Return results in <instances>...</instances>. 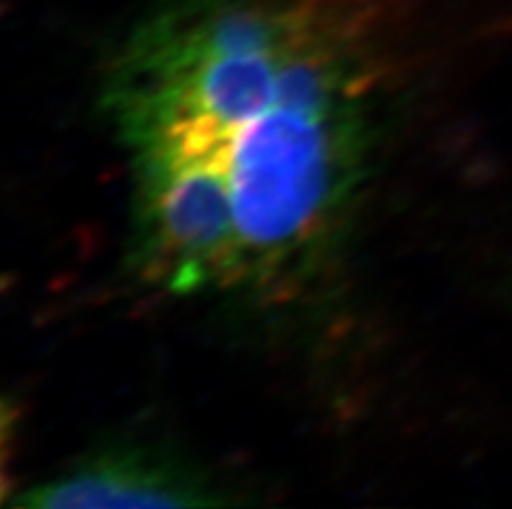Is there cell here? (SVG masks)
I'll return each mask as SVG.
<instances>
[{
	"instance_id": "1",
	"label": "cell",
	"mask_w": 512,
	"mask_h": 509,
	"mask_svg": "<svg viewBox=\"0 0 512 509\" xmlns=\"http://www.w3.org/2000/svg\"><path fill=\"white\" fill-rule=\"evenodd\" d=\"M409 0H164L117 50L104 110L125 149L214 167L245 291L297 286L370 177Z\"/></svg>"
},
{
	"instance_id": "2",
	"label": "cell",
	"mask_w": 512,
	"mask_h": 509,
	"mask_svg": "<svg viewBox=\"0 0 512 509\" xmlns=\"http://www.w3.org/2000/svg\"><path fill=\"white\" fill-rule=\"evenodd\" d=\"M133 263L169 294L245 286L240 232L221 174L172 149H133Z\"/></svg>"
},
{
	"instance_id": "3",
	"label": "cell",
	"mask_w": 512,
	"mask_h": 509,
	"mask_svg": "<svg viewBox=\"0 0 512 509\" xmlns=\"http://www.w3.org/2000/svg\"><path fill=\"white\" fill-rule=\"evenodd\" d=\"M224 502L206 476L156 447L91 452L45 484L13 497L21 507H198Z\"/></svg>"
},
{
	"instance_id": "4",
	"label": "cell",
	"mask_w": 512,
	"mask_h": 509,
	"mask_svg": "<svg viewBox=\"0 0 512 509\" xmlns=\"http://www.w3.org/2000/svg\"><path fill=\"white\" fill-rule=\"evenodd\" d=\"M19 432V413L8 400H0V504L11 499V460Z\"/></svg>"
}]
</instances>
